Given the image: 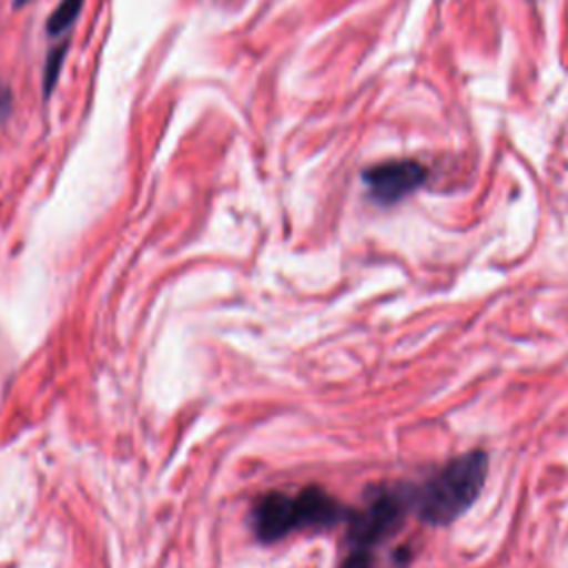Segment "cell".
<instances>
[{"mask_svg": "<svg viewBox=\"0 0 568 568\" xmlns=\"http://www.w3.org/2000/svg\"><path fill=\"white\" fill-rule=\"evenodd\" d=\"M488 475V457L484 450H470L450 459L415 490V508L422 521L446 526L455 521L477 499Z\"/></svg>", "mask_w": 568, "mask_h": 568, "instance_id": "obj_1", "label": "cell"}, {"mask_svg": "<svg viewBox=\"0 0 568 568\" xmlns=\"http://www.w3.org/2000/svg\"><path fill=\"white\" fill-rule=\"evenodd\" d=\"M346 513L322 488H304L300 493H268L253 513V528L262 541L282 539L295 530L328 528L344 519Z\"/></svg>", "mask_w": 568, "mask_h": 568, "instance_id": "obj_2", "label": "cell"}, {"mask_svg": "<svg viewBox=\"0 0 568 568\" xmlns=\"http://www.w3.org/2000/svg\"><path fill=\"white\" fill-rule=\"evenodd\" d=\"M413 499L415 493L393 486L371 493L364 508L348 515V552L342 568H371L373 548L399 530Z\"/></svg>", "mask_w": 568, "mask_h": 568, "instance_id": "obj_3", "label": "cell"}, {"mask_svg": "<svg viewBox=\"0 0 568 568\" xmlns=\"http://www.w3.org/2000/svg\"><path fill=\"white\" fill-rule=\"evenodd\" d=\"M362 180L377 204H395L426 182V169L415 160H393L368 166Z\"/></svg>", "mask_w": 568, "mask_h": 568, "instance_id": "obj_4", "label": "cell"}, {"mask_svg": "<svg viewBox=\"0 0 568 568\" xmlns=\"http://www.w3.org/2000/svg\"><path fill=\"white\" fill-rule=\"evenodd\" d=\"M84 0H60V4L53 9L49 22H47V31L51 36H58L62 31H67L75 18L80 16V9H82Z\"/></svg>", "mask_w": 568, "mask_h": 568, "instance_id": "obj_5", "label": "cell"}, {"mask_svg": "<svg viewBox=\"0 0 568 568\" xmlns=\"http://www.w3.org/2000/svg\"><path fill=\"white\" fill-rule=\"evenodd\" d=\"M67 49H69V42H62L47 58V64H44V95H49L53 91L55 82H58V75L62 71V62H64Z\"/></svg>", "mask_w": 568, "mask_h": 568, "instance_id": "obj_6", "label": "cell"}, {"mask_svg": "<svg viewBox=\"0 0 568 568\" xmlns=\"http://www.w3.org/2000/svg\"><path fill=\"white\" fill-rule=\"evenodd\" d=\"M24 2H29V0H16V4H18V7H22Z\"/></svg>", "mask_w": 568, "mask_h": 568, "instance_id": "obj_7", "label": "cell"}]
</instances>
